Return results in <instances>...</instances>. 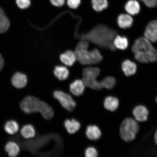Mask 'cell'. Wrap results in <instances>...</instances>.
Masks as SVG:
<instances>
[{
  "mask_svg": "<svg viewBox=\"0 0 157 157\" xmlns=\"http://www.w3.org/2000/svg\"><path fill=\"white\" fill-rule=\"evenodd\" d=\"M53 72L55 77L60 81L66 80L70 75L69 70L64 66L57 65L55 66Z\"/></svg>",
  "mask_w": 157,
  "mask_h": 157,
  "instance_id": "obj_16",
  "label": "cell"
},
{
  "mask_svg": "<svg viewBox=\"0 0 157 157\" xmlns=\"http://www.w3.org/2000/svg\"><path fill=\"white\" fill-rule=\"evenodd\" d=\"M52 5L55 7H61L63 6L66 0H49Z\"/></svg>",
  "mask_w": 157,
  "mask_h": 157,
  "instance_id": "obj_30",
  "label": "cell"
},
{
  "mask_svg": "<svg viewBox=\"0 0 157 157\" xmlns=\"http://www.w3.org/2000/svg\"><path fill=\"white\" fill-rule=\"evenodd\" d=\"M144 3L147 7L153 8L156 7L157 5V0H140Z\"/></svg>",
  "mask_w": 157,
  "mask_h": 157,
  "instance_id": "obj_31",
  "label": "cell"
},
{
  "mask_svg": "<svg viewBox=\"0 0 157 157\" xmlns=\"http://www.w3.org/2000/svg\"><path fill=\"white\" fill-rule=\"evenodd\" d=\"M45 103V101L35 96L28 95L21 101L20 106L21 110L27 114L40 113Z\"/></svg>",
  "mask_w": 157,
  "mask_h": 157,
  "instance_id": "obj_6",
  "label": "cell"
},
{
  "mask_svg": "<svg viewBox=\"0 0 157 157\" xmlns=\"http://www.w3.org/2000/svg\"><path fill=\"white\" fill-rule=\"evenodd\" d=\"M86 87L83 80L77 78L70 83L69 86V91L75 97H79L83 95Z\"/></svg>",
  "mask_w": 157,
  "mask_h": 157,
  "instance_id": "obj_8",
  "label": "cell"
},
{
  "mask_svg": "<svg viewBox=\"0 0 157 157\" xmlns=\"http://www.w3.org/2000/svg\"><path fill=\"white\" fill-rule=\"evenodd\" d=\"M5 150L10 157H16L20 152V147L17 143L13 142H8L5 147Z\"/></svg>",
  "mask_w": 157,
  "mask_h": 157,
  "instance_id": "obj_21",
  "label": "cell"
},
{
  "mask_svg": "<svg viewBox=\"0 0 157 157\" xmlns=\"http://www.w3.org/2000/svg\"><path fill=\"white\" fill-rule=\"evenodd\" d=\"M4 13H5L3 9H2L1 7H0V17Z\"/></svg>",
  "mask_w": 157,
  "mask_h": 157,
  "instance_id": "obj_34",
  "label": "cell"
},
{
  "mask_svg": "<svg viewBox=\"0 0 157 157\" xmlns=\"http://www.w3.org/2000/svg\"><path fill=\"white\" fill-rule=\"evenodd\" d=\"M117 24L120 28L126 29L132 26L133 19L130 15L126 14H121L117 18Z\"/></svg>",
  "mask_w": 157,
  "mask_h": 157,
  "instance_id": "obj_18",
  "label": "cell"
},
{
  "mask_svg": "<svg viewBox=\"0 0 157 157\" xmlns=\"http://www.w3.org/2000/svg\"><path fill=\"white\" fill-rule=\"evenodd\" d=\"M17 6L21 9L28 8L31 4V0H16Z\"/></svg>",
  "mask_w": 157,
  "mask_h": 157,
  "instance_id": "obj_28",
  "label": "cell"
},
{
  "mask_svg": "<svg viewBox=\"0 0 157 157\" xmlns=\"http://www.w3.org/2000/svg\"><path fill=\"white\" fill-rule=\"evenodd\" d=\"M100 69L97 67H88L82 70V80L87 87L93 90H101L103 89L101 80H98Z\"/></svg>",
  "mask_w": 157,
  "mask_h": 157,
  "instance_id": "obj_5",
  "label": "cell"
},
{
  "mask_svg": "<svg viewBox=\"0 0 157 157\" xmlns=\"http://www.w3.org/2000/svg\"><path fill=\"white\" fill-rule=\"evenodd\" d=\"M121 68L124 73L127 76L133 75L136 72V64L129 60H125L122 63Z\"/></svg>",
  "mask_w": 157,
  "mask_h": 157,
  "instance_id": "obj_17",
  "label": "cell"
},
{
  "mask_svg": "<svg viewBox=\"0 0 157 157\" xmlns=\"http://www.w3.org/2000/svg\"><path fill=\"white\" fill-rule=\"evenodd\" d=\"M84 155L86 157H97L99 155V153L95 147L90 146L85 149Z\"/></svg>",
  "mask_w": 157,
  "mask_h": 157,
  "instance_id": "obj_27",
  "label": "cell"
},
{
  "mask_svg": "<svg viewBox=\"0 0 157 157\" xmlns=\"http://www.w3.org/2000/svg\"><path fill=\"white\" fill-rule=\"evenodd\" d=\"M36 131L32 124H27L23 125L21 130V134L25 139H31L36 136Z\"/></svg>",
  "mask_w": 157,
  "mask_h": 157,
  "instance_id": "obj_20",
  "label": "cell"
},
{
  "mask_svg": "<svg viewBox=\"0 0 157 157\" xmlns=\"http://www.w3.org/2000/svg\"><path fill=\"white\" fill-rule=\"evenodd\" d=\"M66 3L69 8L75 10L81 5L82 0H67Z\"/></svg>",
  "mask_w": 157,
  "mask_h": 157,
  "instance_id": "obj_29",
  "label": "cell"
},
{
  "mask_svg": "<svg viewBox=\"0 0 157 157\" xmlns=\"http://www.w3.org/2000/svg\"><path fill=\"white\" fill-rule=\"evenodd\" d=\"M28 82L26 75L21 72H17L13 75L11 78L12 83L13 86L18 89L24 88Z\"/></svg>",
  "mask_w": 157,
  "mask_h": 157,
  "instance_id": "obj_14",
  "label": "cell"
},
{
  "mask_svg": "<svg viewBox=\"0 0 157 157\" xmlns=\"http://www.w3.org/2000/svg\"><path fill=\"white\" fill-rule=\"evenodd\" d=\"M4 64V59L0 53V72L2 69Z\"/></svg>",
  "mask_w": 157,
  "mask_h": 157,
  "instance_id": "obj_32",
  "label": "cell"
},
{
  "mask_svg": "<svg viewBox=\"0 0 157 157\" xmlns=\"http://www.w3.org/2000/svg\"><path fill=\"white\" fill-rule=\"evenodd\" d=\"M63 125L69 134H75L81 127V124L79 121L75 118L67 119L64 121Z\"/></svg>",
  "mask_w": 157,
  "mask_h": 157,
  "instance_id": "obj_12",
  "label": "cell"
},
{
  "mask_svg": "<svg viewBox=\"0 0 157 157\" xmlns=\"http://www.w3.org/2000/svg\"><path fill=\"white\" fill-rule=\"evenodd\" d=\"M134 119L139 122H144L148 121L149 112L148 109L142 105L135 107L132 112Z\"/></svg>",
  "mask_w": 157,
  "mask_h": 157,
  "instance_id": "obj_9",
  "label": "cell"
},
{
  "mask_svg": "<svg viewBox=\"0 0 157 157\" xmlns=\"http://www.w3.org/2000/svg\"><path fill=\"white\" fill-rule=\"evenodd\" d=\"M113 44L116 48L124 50L128 46V41L126 37L117 35L114 39Z\"/></svg>",
  "mask_w": 157,
  "mask_h": 157,
  "instance_id": "obj_22",
  "label": "cell"
},
{
  "mask_svg": "<svg viewBox=\"0 0 157 157\" xmlns=\"http://www.w3.org/2000/svg\"><path fill=\"white\" fill-rule=\"evenodd\" d=\"M10 22L8 17L4 13L0 17V34H3L8 30Z\"/></svg>",
  "mask_w": 157,
  "mask_h": 157,
  "instance_id": "obj_26",
  "label": "cell"
},
{
  "mask_svg": "<svg viewBox=\"0 0 157 157\" xmlns=\"http://www.w3.org/2000/svg\"><path fill=\"white\" fill-rule=\"evenodd\" d=\"M103 88L107 90H111L115 87L117 84L116 78L113 76H108L101 80Z\"/></svg>",
  "mask_w": 157,
  "mask_h": 157,
  "instance_id": "obj_25",
  "label": "cell"
},
{
  "mask_svg": "<svg viewBox=\"0 0 157 157\" xmlns=\"http://www.w3.org/2000/svg\"><path fill=\"white\" fill-rule=\"evenodd\" d=\"M53 97L57 101L63 108L71 113L75 109L77 104L70 94L62 90H54Z\"/></svg>",
  "mask_w": 157,
  "mask_h": 157,
  "instance_id": "obj_7",
  "label": "cell"
},
{
  "mask_svg": "<svg viewBox=\"0 0 157 157\" xmlns=\"http://www.w3.org/2000/svg\"><path fill=\"white\" fill-rule=\"evenodd\" d=\"M145 37L154 43L157 42V20L150 21L146 27Z\"/></svg>",
  "mask_w": 157,
  "mask_h": 157,
  "instance_id": "obj_10",
  "label": "cell"
},
{
  "mask_svg": "<svg viewBox=\"0 0 157 157\" xmlns=\"http://www.w3.org/2000/svg\"><path fill=\"white\" fill-rule=\"evenodd\" d=\"M154 140L155 144L157 146V130L155 133L154 136Z\"/></svg>",
  "mask_w": 157,
  "mask_h": 157,
  "instance_id": "obj_33",
  "label": "cell"
},
{
  "mask_svg": "<svg viewBox=\"0 0 157 157\" xmlns=\"http://www.w3.org/2000/svg\"><path fill=\"white\" fill-rule=\"evenodd\" d=\"M132 50L135 59L142 63L154 62L157 60V50L145 37H140L135 40Z\"/></svg>",
  "mask_w": 157,
  "mask_h": 157,
  "instance_id": "obj_2",
  "label": "cell"
},
{
  "mask_svg": "<svg viewBox=\"0 0 157 157\" xmlns=\"http://www.w3.org/2000/svg\"><path fill=\"white\" fill-rule=\"evenodd\" d=\"M125 9L130 15H135L140 12V5L136 0H129L125 6Z\"/></svg>",
  "mask_w": 157,
  "mask_h": 157,
  "instance_id": "obj_19",
  "label": "cell"
},
{
  "mask_svg": "<svg viewBox=\"0 0 157 157\" xmlns=\"http://www.w3.org/2000/svg\"><path fill=\"white\" fill-rule=\"evenodd\" d=\"M86 137L92 141L99 140L102 137V132L101 129L97 125L90 124L87 125L85 129Z\"/></svg>",
  "mask_w": 157,
  "mask_h": 157,
  "instance_id": "obj_11",
  "label": "cell"
},
{
  "mask_svg": "<svg viewBox=\"0 0 157 157\" xmlns=\"http://www.w3.org/2000/svg\"><path fill=\"white\" fill-rule=\"evenodd\" d=\"M60 61L67 66L72 67L75 63L76 58L75 53L71 50H67L60 55Z\"/></svg>",
  "mask_w": 157,
  "mask_h": 157,
  "instance_id": "obj_13",
  "label": "cell"
},
{
  "mask_svg": "<svg viewBox=\"0 0 157 157\" xmlns=\"http://www.w3.org/2000/svg\"><path fill=\"white\" fill-rule=\"evenodd\" d=\"M4 129L6 132L8 134L13 135L18 132L19 125L15 121H9L5 123Z\"/></svg>",
  "mask_w": 157,
  "mask_h": 157,
  "instance_id": "obj_23",
  "label": "cell"
},
{
  "mask_svg": "<svg viewBox=\"0 0 157 157\" xmlns=\"http://www.w3.org/2000/svg\"><path fill=\"white\" fill-rule=\"evenodd\" d=\"M103 105L107 110L111 112H114L118 109L119 101L117 97L112 96H108L104 99Z\"/></svg>",
  "mask_w": 157,
  "mask_h": 157,
  "instance_id": "obj_15",
  "label": "cell"
},
{
  "mask_svg": "<svg viewBox=\"0 0 157 157\" xmlns=\"http://www.w3.org/2000/svg\"><path fill=\"white\" fill-rule=\"evenodd\" d=\"M92 6L94 10L101 12L108 6L107 0H91Z\"/></svg>",
  "mask_w": 157,
  "mask_h": 157,
  "instance_id": "obj_24",
  "label": "cell"
},
{
  "mask_svg": "<svg viewBox=\"0 0 157 157\" xmlns=\"http://www.w3.org/2000/svg\"><path fill=\"white\" fill-rule=\"evenodd\" d=\"M140 128L138 121L135 119L131 117L125 118L120 125V136L125 142H132L136 139Z\"/></svg>",
  "mask_w": 157,
  "mask_h": 157,
  "instance_id": "obj_4",
  "label": "cell"
},
{
  "mask_svg": "<svg viewBox=\"0 0 157 157\" xmlns=\"http://www.w3.org/2000/svg\"><path fill=\"white\" fill-rule=\"evenodd\" d=\"M156 103H157V97H156Z\"/></svg>",
  "mask_w": 157,
  "mask_h": 157,
  "instance_id": "obj_35",
  "label": "cell"
},
{
  "mask_svg": "<svg viewBox=\"0 0 157 157\" xmlns=\"http://www.w3.org/2000/svg\"></svg>",
  "mask_w": 157,
  "mask_h": 157,
  "instance_id": "obj_36",
  "label": "cell"
},
{
  "mask_svg": "<svg viewBox=\"0 0 157 157\" xmlns=\"http://www.w3.org/2000/svg\"><path fill=\"white\" fill-rule=\"evenodd\" d=\"M89 44L88 41L82 40L76 45L74 51L76 55V60L83 66H89L97 64L103 59L101 53L97 48L89 50Z\"/></svg>",
  "mask_w": 157,
  "mask_h": 157,
  "instance_id": "obj_3",
  "label": "cell"
},
{
  "mask_svg": "<svg viewBox=\"0 0 157 157\" xmlns=\"http://www.w3.org/2000/svg\"><path fill=\"white\" fill-rule=\"evenodd\" d=\"M117 32L107 25H99L83 36V39L93 43L101 48L115 51L113 41Z\"/></svg>",
  "mask_w": 157,
  "mask_h": 157,
  "instance_id": "obj_1",
  "label": "cell"
}]
</instances>
